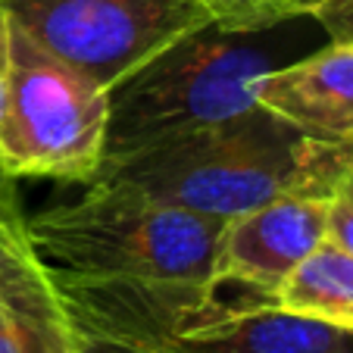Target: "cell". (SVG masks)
Here are the masks:
<instances>
[{
	"label": "cell",
	"mask_w": 353,
	"mask_h": 353,
	"mask_svg": "<svg viewBox=\"0 0 353 353\" xmlns=\"http://www.w3.org/2000/svg\"><path fill=\"white\" fill-rule=\"evenodd\" d=\"M350 172L353 144L307 138L256 107L219 125L107 157L94 181L225 222L288 194L332 197Z\"/></svg>",
	"instance_id": "6da1fadb"
},
{
	"label": "cell",
	"mask_w": 353,
	"mask_h": 353,
	"mask_svg": "<svg viewBox=\"0 0 353 353\" xmlns=\"http://www.w3.org/2000/svg\"><path fill=\"white\" fill-rule=\"evenodd\" d=\"M219 219L141 191L91 181L85 197L26 219V234L57 285L163 288L210 285Z\"/></svg>",
	"instance_id": "7a4b0ae2"
},
{
	"label": "cell",
	"mask_w": 353,
	"mask_h": 353,
	"mask_svg": "<svg viewBox=\"0 0 353 353\" xmlns=\"http://www.w3.org/2000/svg\"><path fill=\"white\" fill-rule=\"evenodd\" d=\"M269 69L272 54L256 32L207 26L188 34L110 91L103 160L250 113L254 81Z\"/></svg>",
	"instance_id": "3957f363"
},
{
	"label": "cell",
	"mask_w": 353,
	"mask_h": 353,
	"mask_svg": "<svg viewBox=\"0 0 353 353\" xmlns=\"http://www.w3.org/2000/svg\"><path fill=\"white\" fill-rule=\"evenodd\" d=\"M7 41L10 91L0 119V172L91 185L107 154L110 91L47 54L10 16Z\"/></svg>",
	"instance_id": "277c9868"
},
{
	"label": "cell",
	"mask_w": 353,
	"mask_h": 353,
	"mask_svg": "<svg viewBox=\"0 0 353 353\" xmlns=\"http://www.w3.org/2000/svg\"><path fill=\"white\" fill-rule=\"evenodd\" d=\"M0 10L34 44L103 91L119 88L181 38L213 26L194 0H0Z\"/></svg>",
	"instance_id": "5b68a950"
},
{
	"label": "cell",
	"mask_w": 353,
	"mask_h": 353,
	"mask_svg": "<svg viewBox=\"0 0 353 353\" xmlns=\"http://www.w3.org/2000/svg\"><path fill=\"white\" fill-rule=\"evenodd\" d=\"M328 197L288 194L222 222L213 285L244 303H269L281 279L325 241Z\"/></svg>",
	"instance_id": "8992f818"
},
{
	"label": "cell",
	"mask_w": 353,
	"mask_h": 353,
	"mask_svg": "<svg viewBox=\"0 0 353 353\" xmlns=\"http://www.w3.org/2000/svg\"><path fill=\"white\" fill-rule=\"evenodd\" d=\"M256 107L294 132L332 144H353V47L328 44L313 57L263 72Z\"/></svg>",
	"instance_id": "52a82bcc"
},
{
	"label": "cell",
	"mask_w": 353,
	"mask_h": 353,
	"mask_svg": "<svg viewBox=\"0 0 353 353\" xmlns=\"http://www.w3.org/2000/svg\"><path fill=\"white\" fill-rule=\"evenodd\" d=\"M160 347L169 353H353V328L272 303H228L160 341Z\"/></svg>",
	"instance_id": "ba28073f"
},
{
	"label": "cell",
	"mask_w": 353,
	"mask_h": 353,
	"mask_svg": "<svg viewBox=\"0 0 353 353\" xmlns=\"http://www.w3.org/2000/svg\"><path fill=\"white\" fill-rule=\"evenodd\" d=\"M0 300L22 353H79L75 322L60 288L38 260L26 219L0 200Z\"/></svg>",
	"instance_id": "9c48e42d"
},
{
	"label": "cell",
	"mask_w": 353,
	"mask_h": 353,
	"mask_svg": "<svg viewBox=\"0 0 353 353\" xmlns=\"http://www.w3.org/2000/svg\"><path fill=\"white\" fill-rule=\"evenodd\" d=\"M269 303L297 316L353 328V256L319 241L269 294Z\"/></svg>",
	"instance_id": "30bf717a"
},
{
	"label": "cell",
	"mask_w": 353,
	"mask_h": 353,
	"mask_svg": "<svg viewBox=\"0 0 353 353\" xmlns=\"http://www.w3.org/2000/svg\"><path fill=\"white\" fill-rule=\"evenodd\" d=\"M194 3L207 10L216 28L234 34H260L297 19L288 0H194Z\"/></svg>",
	"instance_id": "8fae6325"
},
{
	"label": "cell",
	"mask_w": 353,
	"mask_h": 353,
	"mask_svg": "<svg viewBox=\"0 0 353 353\" xmlns=\"http://www.w3.org/2000/svg\"><path fill=\"white\" fill-rule=\"evenodd\" d=\"M75 334H79V353H169L154 341L128 338V334H116L107 328L85 325V322H75Z\"/></svg>",
	"instance_id": "7c38bea8"
},
{
	"label": "cell",
	"mask_w": 353,
	"mask_h": 353,
	"mask_svg": "<svg viewBox=\"0 0 353 353\" xmlns=\"http://www.w3.org/2000/svg\"><path fill=\"white\" fill-rule=\"evenodd\" d=\"M325 238L353 256V197L347 191H338L328 197Z\"/></svg>",
	"instance_id": "4fadbf2b"
},
{
	"label": "cell",
	"mask_w": 353,
	"mask_h": 353,
	"mask_svg": "<svg viewBox=\"0 0 353 353\" xmlns=\"http://www.w3.org/2000/svg\"><path fill=\"white\" fill-rule=\"evenodd\" d=\"M7 91H10V41H7V16L0 13V119L7 110Z\"/></svg>",
	"instance_id": "5bb4252c"
},
{
	"label": "cell",
	"mask_w": 353,
	"mask_h": 353,
	"mask_svg": "<svg viewBox=\"0 0 353 353\" xmlns=\"http://www.w3.org/2000/svg\"><path fill=\"white\" fill-rule=\"evenodd\" d=\"M0 353H22L19 350V338L13 332V322H10V313L0 300Z\"/></svg>",
	"instance_id": "9a60e30c"
},
{
	"label": "cell",
	"mask_w": 353,
	"mask_h": 353,
	"mask_svg": "<svg viewBox=\"0 0 353 353\" xmlns=\"http://www.w3.org/2000/svg\"><path fill=\"white\" fill-rule=\"evenodd\" d=\"M341 191H347V194H350V197H353V172L344 179V185H341Z\"/></svg>",
	"instance_id": "2e32d148"
},
{
	"label": "cell",
	"mask_w": 353,
	"mask_h": 353,
	"mask_svg": "<svg viewBox=\"0 0 353 353\" xmlns=\"http://www.w3.org/2000/svg\"><path fill=\"white\" fill-rule=\"evenodd\" d=\"M350 47H353V41H350Z\"/></svg>",
	"instance_id": "e0dca14e"
}]
</instances>
